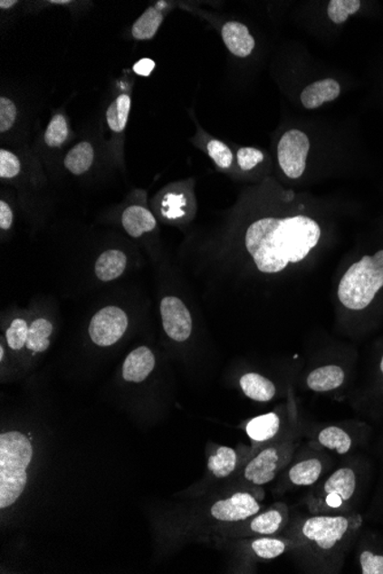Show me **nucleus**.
I'll return each mask as SVG.
<instances>
[{"instance_id":"f257e3e1","label":"nucleus","mask_w":383,"mask_h":574,"mask_svg":"<svg viewBox=\"0 0 383 574\" xmlns=\"http://www.w3.org/2000/svg\"><path fill=\"white\" fill-rule=\"evenodd\" d=\"M321 224L311 215L299 214L282 217H262L244 233V247L263 282L292 297L308 282L303 264L320 245Z\"/></svg>"},{"instance_id":"5701e85b","label":"nucleus","mask_w":383,"mask_h":574,"mask_svg":"<svg viewBox=\"0 0 383 574\" xmlns=\"http://www.w3.org/2000/svg\"><path fill=\"white\" fill-rule=\"evenodd\" d=\"M166 2H158L157 6L149 7L133 24L132 36L138 41H148L157 34L163 21L161 8Z\"/></svg>"},{"instance_id":"2f4dec72","label":"nucleus","mask_w":383,"mask_h":574,"mask_svg":"<svg viewBox=\"0 0 383 574\" xmlns=\"http://www.w3.org/2000/svg\"><path fill=\"white\" fill-rule=\"evenodd\" d=\"M21 164L16 155L10 150H0V178L11 179L20 174Z\"/></svg>"},{"instance_id":"c85d7f7f","label":"nucleus","mask_w":383,"mask_h":574,"mask_svg":"<svg viewBox=\"0 0 383 574\" xmlns=\"http://www.w3.org/2000/svg\"><path fill=\"white\" fill-rule=\"evenodd\" d=\"M68 136L69 129L64 116L60 114L53 116L46 129L45 144L50 147H60L67 140Z\"/></svg>"},{"instance_id":"bb28decb","label":"nucleus","mask_w":383,"mask_h":574,"mask_svg":"<svg viewBox=\"0 0 383 574\" xmlns=\"http://www.w3.org/2000/svg\"><path fill=\"white\" fill-rule=\"evenodd\" d=\"M130 108L131 99L128 94H122L111 103L106 113L107 123L111 131L119 133L126 129Z\"/></svg>"},{"instance_id":"aec40b11","label":"nucleus","mask_w":383,"mask_h":574,"mask_svg":"<svg viewBox=\"0 0 383 574\" xmlns=\"http://www.w3.org/2000/svg\"><path fill=\"white\" fill-rule=\"evenodd\" d=\"M341 93V86L333 79L317 81L310 84L301 94V101L307 110H316L325 102L334 101Z\"/></svg>"},{"instance_id":"a211bd4d","label":"nucleus","mask_w":383,"mask_h":574,"mask_svg":"<svg viewBox=\"0 0 383 574\" xmlns=\"http://www.w3.org/2000/svg\"><path fill=\"white\" fill-rule=\"evenodd\" d=\"M222 37L227 50L238 58L249 57L255 47V40L246 25L235 21L224 24Z\"/></svg>"},{"instance_id":"f03ea898","label":"nucleus","mask_w":383,"mask_h":574,"mask_svg":"<svg viewBox=\"0 0 383 574\" xmlns=\"http://www.w3.org/2000/svg\"><path fill=\"white\" fill-rule=\"evenodd\" d=\"M335 328L344 338H368L383 325V247L355 257L333 279Z\"/></svg>"},{"instance_id":"412c9836","label":"nucleus","mask_w":383,"mask_h":574,"mask_svg":"<svg viewBox=\"0 0 383 574\" xmlns=\"http://www.w3.org/2000/svg\"><path fill=\"white\" fill-rule=\"evenodd\" d=\"M240 462L239 453L235 448L218 446L216 451L208 456L206 469L210 476L222 481L236 472Z\"/></svg>"},{"instance_id":"0eeeda50","label":"nucleus","mask_w":383,"mask_h":574,"mask_svg":"<svg viewBox=\"0 0 383 574\" xmlns=\"http://www.w3.org/2000/svg\"><path fill=\"white\" fill-rule=\"evenodd\" d=\"M373 428L369 423L347 420L325 425H304L303 437L309 445L348 457L361 453L371 444Z\"/></svg>"},{"instance_id":"dca6fc26","label":"nucleus","mask_w":383,"mask_h":574,"mask_svg":"<svg viewBox=\"0 0 383 574\" xmlns=\"http://www.w3.org/2000/svg\"><path fill=\"white\" fill-rule=\"evenodd\" d=\"M355 548L360 573L383 574V538L380 534L361 530Z\"/></svg>"},{"instance_id":"9d476101","label":"nucleus","mask_w":383,"mask_h":574,"mask_svg":"<svg viewBox=\"0 0 383 574\" xmlns=\"http://www.w3.org/2000/svg\"><path fill=\"white\" fill-rule=\"evenodd\" d=\"M302 429L269 445L262 447L243 470L244 482L254 487H262L275 481L279 474L290 464L303 439Z\"/></svg>"},{"instance_id":"4468645a","label":"nucleus","mask_w":383,"mask_h":574,"mask_svg":"<svg viewBox=\"0 0 383 574\" xmlns=\"http://www.w3.org/2000/svg\"><path fill=\"white\" fill-rule=\"evenodd\" d=\"M160 311L166 334L175 342H187L192 335L193 318L184 301L179 297H165Z\"/></svg>"},{"instance_id":"cd10ccee","label":"nucleus","mask_w":383,"mask_h":574,"mask_svg":"<svg viewBox=\"0 0 383 574\" xmlns=\"http://www.w3.org/2000/svg\"><path fill=\"white\" fill-rule=\"evenodd\" d=\"M360 6L359 0H332L329 4L327 13L334 24H341L346 23L348 17L356 14L360 10Z\"/></svg>"},{"instance_id":"6e6552de","label":"nucleus","mask_w":383,"mask_h":574,"mask_svg":"<svg viewBox=\"0 0 383 574\" xmlns=\"http://www.w3.org/2000/svg\"><path fill=\"white\" fill-rule=\"evenodd\" d=\"M334 465L332 453L320 450L307 443L299 447L290 464L275 479V494L283 495L288 492L310 489L332 472Z\"/></svg>"},{"instance_id":"72a5a7b5","label":"nucleus","mask_w":383,"mask_h":574,"mask_svg":"<svg viewBox=\"0 0 383 574\" xmlns=\"http://www.w3.org/2000/svg\"><path fill=\"white\" fill-rule=\"evenodd\" d=\"M236 158H238L241 170L251 171L254 167H257L258 164L264 161V155L261 150L252 148V147H246V148H241L239 150Z\"/></svg>"},{"instance_id":"473e14b6","label":"nucleus","mask_w":383,"mask_h":574,"mask_svg":"<svg viewBox=\"0 0 383 574\" xmlns=\"http://www.w3.org/2000/svg\"><path fill=\"white\" fill-rule=\"evenodd\" d=\"M185 206H187V200H185L183 196H179V194H169V196L165 197V201H163V215L169 219L182 217L185 214Z\"/></svg>"},{"instance_id":"393cba45","label":"nucleus","mask_w":383,"mask_h":574,"mask_svg":"<svg viewBox=\"0 0 383 574\" xmlns=\"http://www.w3.org/2000/svg\"><path fill=\"white\" fill-rule=\"evenodd\" d=\"M93 158L92 145L88 141L80 142L67 154L64 158V167L72 175H83L91 167Z\"/></svg>"},{"instance_id":"c756f323","label":"nucleus","mask_w":383,"mask_h":574,"mask_svg":"<svg viewBox=\"0 0 383 574\" xmlns=\"http://www.w3.org/2000/svg\"><path fill=\"white\" fill-rule=\"evenodd\" d=\"M29 326L24 319H15L6 330L8 347L12 349H21L27 344Z\"/></svg>"},{"instance_id":"6ab92c4d","label":"nucleus","mask_w":383,"mask_h":574,"mask_svg":"<svg viewBox=\"0 0 383 574\" xmlns=\"http://www.w3.org/2000/svg\"><path fill=\"white\" fill-rule=\"evenodd\" d=\"M155 367V357L148 348L140 347L127 357L123 364V378L127 382L140 383L148 378Z\"/></svg>"},{"instance_id":"20e7f679","label":"nucleus","mask_w":383,"mask_h":574,"mask_svg":"<svg viewBox=\"0 0 383 574\" xmlns=\"http://www.w3.org/2000/svg\"><path fill=\"white\" fill-rule=\"evenodd\" d=\"M372 474L371 462L360 453L344 457L342 464L310 487L302 504L312 515L357 512Z\"/></svg>"},{"instance_id":"ea45409f","label":"nucleus","mask_w":383,"mask_h":574,"mask_svg":"<svg viewBox=\"0 0 383 574\" xmlns=\"http://www.w3.org/2000/svg\"><path fill=\"white\" fill-rule=\"evenodd\" d=\"M3 359H4V349L2 347L0 348V360H3Z\"/></svg>"},{"instance_id":"a19ab883","label":"nucleus","mask_w":383,"mask_h":574,"mask_svg":"<svg viewBox=\"0 0 383 574\" xmlns=\"http://www.w3.org/2000/svg\"><path fill=\"white\" fill-rule=\"evenodd\" d=\"M69 2H57V0H55V2H52V4H68Z\"/></svg>"},{"instance_id":"e433bc0d","label":"nucleus","mask_w":383,"mask_h":574,"mask_svg":"<svg viewBox=\"0 0 383 574\" xmlns=\"http://www.w3.org/2000/svg\"><path fill=\"white\" fill-rule=\"evenodd\" d=\"M155 68V62L152 59L145 58L139 60L135 66H133V71L137 73V75L148 77L150 73L153 72Z\"/></svg>"},{"instance_id":"1a4fd4ad","label":"nucleus","mask_w":383,"mask_h":574,"mask_svg":"<svg viewBox=\"0 0 383 574\" xmlns=\"http://www.w3.org/2000/svg\"><path fill=\"white\" fill-rule=\"evenodd\" d=\"M348 401L356 412L380 421L383 418V336L374 342L365 370L356 378Z\"/></svg>"},{"instance_id":"ddd939ff","label":"nucleus","mask_w":383,"mask_h":574,"mask_svg":"<svg viewBox=\"0 0 383 574\" xmlns=\"http://www.w3.org/2000/svg\"><path fill=\"white\" fill-rule=\"evenodd\" d=\"M128 328L126 312L116 306H107L92 318L89 327L90 338L99 347L118 343Z\"/></svg>"},{"instance_id":"4c0bfd02","label":"nucleus","mask_w":383,"mask_h":574,"mask_svg":"<svg viewBox=\"0 0 383 574\" xmlns=\"http://www.w3.org/2000/svg\"><path fill=\"white\" fill-rule=\"evenodd\" d=\"M376 452L378 453V455L383 456V431L380 435V437H378V439L377 445H376Z\"/></svg>"},{"instance_id":"b1692460","label":"nucleus","mask_w":383,"mask_h":574,"mask_svg":"<svg viewBox=\"0 0 383 574\" xmlns=\"http://www.w3.org/2000/svg\"><path fill=\"white\" fill-rule=\"evenodd\" d=\"M127 267V256L120 250H109L98 258L96 274L101 282H109L120 278Z\"/></svg>"},{"instance_id":"a878e982","label":"nucleus","mask_w":383,"mask_h":574,"mask_svg":"<svg viewBox=\"0 0 383 574\" xmlns=\"http://www.w3.org/2000/svg\"><path fill=\"white\" fill-rule=\"evenodd\" d=\"M52 331H53V325L49 320L44 318L37 319L29 326L25 347L33 352H45L50 348Z\"/></svg>"},{"instance_id":"58836bf2","label":"nucleus","mask_w":383,"mask_h":574,"mask_svg":"<svg viewBox=\"0 0 383 574\" xmlns=\"http://www.w3.org/2000/svg\"><path fill=\"white\" fill-rule=\"evenodd\" d=\"M16 4L17 3L15 2V0H8V2H5V0H2V2H0V7H2L3 10H7V8L15 6Z\"/></svg>"},{"instance_id":"f8f14e48","label":"nucleus","mask_w":383,"mask_h":574,"mask_svg":"<svg viewBox=\"0 0 383 574\" xmlns=\"http://www.w3.org/2000/svg\"><path fill=\"white\" fill-rule=\"evenodd\" d=\"M309 138L299 129H291L278 144L279 167L287 178L299 179L307 170Z\"/></svg>"},{"instance_id":"7c9ffc66","label":"nucleus","mask_w":383,"mask_h":574,"mask_svg":"<svg viewBox=\"0 0 383 574\" xmlns=\"http://www.w3.org/2000/svg\"><path fill=\"white\" fill-rule=\"evenodd\" d=\"M209 157L214 159L218 167L221 169H230L232 162H234V154L231 149L222 141L212 140L206 146Z\"/></svg>"},{"instance_id":"f704fd0d","label":"nucleus","mask_w":383,"mask_h":574,"mask_svg":"<svg viewBox=\"0 0 383 574\" xmlns=\"http://www.w3.org/2000/svg\"><path fill=\"white\" fill-rule=\"evenodd\" d=\"M16 107L10 99L0 98V132H7L16 120Z\"/></svg>"},{"instance_id":"7ed1b4c3","label":"nucleus","mask_w":383,"mask_h":574,"mask_svg":"<svg viewBox=\"0 0 383 574\" xmlns=\"http://www.w3.org/2000/svg\"><path fill=\"white\" fill-rule=\"evenodd\" d=\"M363 529L364 517L359 512L309 513L292 516L283 534L296 541L290 555L303 572L338 574Z\"/></svg>"},{"instance_id":"2eb2a0df","label":"nucleus","mask_w":383,"mask_h":574,"mask_svg":"<svg viewBox=\"0 0 383 574\" xmlns=\"http://www.w3.org/2000/svg\"><path fill=\"white\" fill-rule=\"evenodd\" d=\"M291 508L285 502H275L263 512H257L256 515L249 517L244 521V528L249 534L255 537H271V535H281L291 521Z\"/></svg>"},{"instance_id":"423d86ee","label":"nucleus","mask_w":383,"mask_h":574,"mask_svg":"<svg viewBox=\"0 0 383 574\" xmlns=\"http://www.w3.org/2000/svg\"><path fill=\"white\" fill-rule=\"evenodd\" d=\"M33 454L25 435L12 431L0 435V508L12 506L24 493Z\"/></svg>"},{"instance_id":"9b49d317","label":"nucleus","mask_w":383,"mask_h":574,"mask_svg":"<svg viewBox=\"0 0 383 574\" xmlns=\"http://www.w3.org/2000/svg\"><path fill=\"white\" fill-rule=\"evenodd\" d=\"M303 421L300 416L295 391L292 390L285 403L273 412L252 418L244 430L254 443V446L264 447L279 442L302 429Z\"/></svg>"},{"instance_id":"c9c22d12","label":"nucleus","mask_w":383,"mask_h":574,"mask_svg":"<svg viewBox=\"0 0 383 574\" xmlns=\"http://www.w3.org/2000/svg\"><path fill=\"white\" fill-rule=\"evenodd\" d=\"M13 224V213L6 202H0V228L10 230Z\"/></svg>"},{"instance_id":"f3484780","label":"nucleus","mask_w":383,"mask_h":574,"mask_svg":"<svg viewBox=\"0 0 383 574\" xmlns=\"http://www.w3.org/2000/svg\"><path fill=\"white\" fill-rule=\"evenodd\" d=\"M239 386L247 398L258 403H270L281 395V387L273 378L256 372L244 374L239 379Z\"/></svg>"},{"instance_id":"4be33fe9","label":"nucleus","mask_w":383,"mask_h":574,"mask_svg":"<svg viewBox=\"0 0 383 574\" xmlns=\"http://www.w3.org/2000/svg\"><path fill=\"white\" fill-rule=\"evenodd\" d=\"M122 224L129 235L139 237L146 232L153 231L157 226V220L143 206H132L124 211Z\"/></svg>"},{"instance_id":"39448f33","label":"nucleus","mask_w":383,"mask_h":574,"mask_svg":"<svg viewBox=\"0 0 383 574\" xmlns=\"http://www.w3.org/2000/svg\"><path fill=\"white\" fill-rule=\"evenodd\" d=\"M359 356L354 344L334 340L301 367L298 382L313 394L347 398L359 372Z\"/></svg>"}]
</instances>
